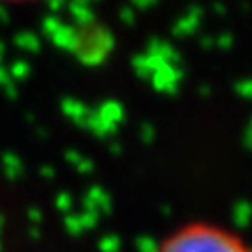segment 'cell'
<instances>
[{
    "instance_id": "1",
    "label": "cell",
    "mask_w": 252,
    "mask_h": 252,
    "mask_svg": "<svg viewBox=\"0 0 252 252\" xmlns=\"http://www.w3.org/2000/svg\"><path fill=\"white\" fill-rule=\"evenodd\" d=\"M158 252H252L238 235L223 227L191 223L158 244Z\"/></svg>"
},
{
    "instance_id": "2",
    "label": "cell",
    "mask_w": 252,
    "mask_h": 252,
    "mask_svg": "<svg viewBox=\"0 0 252 252\" xmlns=\"http://www.w3.org/2000/svg\"><path fill=\"white\" fill-rule=\"evenodd\" d=\"M122 105L120 103H114V101H107V103L101 105L97 112H91L89 114V120H86V126L99 137H105V135H112V132L120 126L122 122Z\"/></svg>"
},
{
    "instance_id": "3",
    "label": "cell",
    "mask_w": 252,
    "mask_h": 252,
    "mask_svg": "<svg viewBox=\"0 0 252 252\" xmlns=\"http://www.w3.org/2000/svg\"><path fill=\"white\" fill-rule=\"evenodd\" d=\"M109 195L105 193V189L101 187H91L86 191V208H89L91 215L99 217V212H107L109 210Z\"/></svg>"
},
{
    "instance_id": "4",
    "label": "cell",
    "mask_w": 252,
    "mask_h": 252,
    "mask_svg": "<svg viewBox=\"0 0 252 252\" xmlns=\"http://www.w3.org/2000/svg\"><path fill=\"white\" fill-rule=\"evenodd\" d=\"M94 223H97V217L91 215V212H86V215H78V217H67V220H65L67 231L74 233V235H80L84 231L93 229Z\"/></svg>"
},
{
    "instance_id": "5",
    "label": "cell",
    "mask_w": 252,
    "mask_h": 252,
    "mask_svg": "<svg viewBox=\"0 0 252 252\" xmlns=\"http://www.w3.org/2000/svg\"><path fill=\"white\" fill-rule=\"evenodd\" d=\"M198 23H200V11L198 9H191L187 15H183V17L179 19V23L175 26L177 36H189L195 28H198Z\"/></svg>"
},
{
    "instance_id": "6",
    "label": "cell",
    "mask_w": 252,
    "mask_h": 252,
    "mask_svg": "<svg viewBox=\"0 0 252 252\" xmlns=\"http://www.w3.org/2000/svg\"><path fill=\"white\" fill-rule=\"evenodd\" d=\"M65 112H67V116L72 118V120H76V122H80V124H86V120H89V109H86L82 103H78L76 99H67L65 101Z\"/></svg>"
},
{
    "instance_id": "7",
    "label": "cell",
    "mask_w": 252,
    "mask_h": 252,
    "mask_svg": "<svg viewBox=\"0 0 252 252\" xmlns=\"http://www.w3.org/2000/svg\"><path fill=\"white\" fill-rule=\"evenodd\" d=\"M233 220H235V225L246 227L252 220V204H248V202H238L235 204L233 206Z\"/></svg>"
},
{
    "instance_id": "8",
    "label": "cell",
    "mask_w": 252,
    "mask_h": 252,
    "mask_svg": "<svg viewBox=\"0 0 252 252\" xmlns=\"http://www.w3.org/2000/svg\"><path fill=\"white\" fill-rule=\"evenodd\" d=\"M69 13L74 15L78 23H84V26L93 23V11L89 4H69Z\"/></svg>"
},
{
    "instance_id": "9",
    "label": "cell",
    "mask_w": 252,
    "mask_h": 252,
    "mask_svg": "<svg viewBox=\"0 0 252 252\" xmlns=\"http://www.w3.org/2000/svg\"><path fill=\"white\" fill-rule=\"evenodd\" d=\"M99 248H101V252H118L120 250V240H118L116 235H105V238L99 242Z\"/></svg>"
},
{
    "instance_id": "10",
    "label": "cell",
    "mask_w": 252,
    "mask_h": 252,
    "mask_svg": "<svg viewBox=\"0 0 252 252\" xmlns=\"http://www.w3.org/2000/svg\"><path fill=\"white\" fill-rule=\"evenodd\" d=\"M235 91L238 94H242L244 99H252V80H242L235 84Z\"/></svg>"
},
{
    "instance_id": "11",
    "label": "cell",
    "mask_w": 252,
    "mask_h": 252,
    "mask_svg": "<svg viewBox=\"0 0 252 252\" xmlns=\"http://www.w3.org/2000/svg\"><path fill=\"white\" fill-rule=\"evenodd\" d=\"M137 246H139V250H141V252H158V244H156V242H152L149 238H139Z\"/></svg>"
},
{
    "instance_id": "12",
    "label": "cell",
    "mask_w": 252,
    "mask_h": 252,
    "mask_svg": "<svg viewBox=\"0 0 252 252\" xmlns=\"http://www.w3.org/2000/svg\"><path fill=\"white\" fill-rule=\"evenodd\" d=\"M246 145H248V149H252V120L248 124V128H246Z\"/></svg>"
}]
</instances>
